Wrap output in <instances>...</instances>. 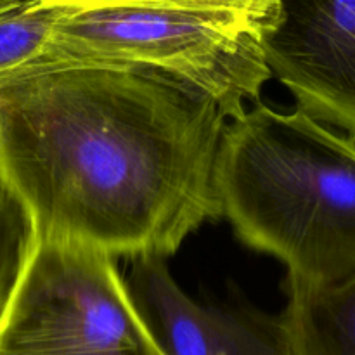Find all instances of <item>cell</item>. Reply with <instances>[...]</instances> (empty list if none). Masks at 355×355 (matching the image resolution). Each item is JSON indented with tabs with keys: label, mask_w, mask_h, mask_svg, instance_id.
<instances>
[{
	"label": "cell",
	"mask_w": 355,
	"mask_h": 355,
	"mask_svg": "<svg viewBox=\"0 0 355 355\" xmlns=\"http://www.w3.org/2000/svg\"><path fill=\"white\" fill-rule=\"evenodd\" d=\"M279 14L281 0L62 2L42 55L162 73L234 121L272 78L266 45Z\"/></svg>",
	"instance_id": "obj_3"
},
{
	"label": "cell",
	"mask_w": 355,
	"mask_h": 355,
	"mask_svg": "<svg viewBox=\"0 0 355 355\" xmlns=\"http://www.w3.org/2000/svg\"><path fill=\"white\" fill-rule=\"evenodd\" d=\"M125 283L165 355H286L279 318L246 304H198L163 259L135 260Z\"/></svg>",
	"instance_id": "obj_6"
},
{
	"label": "cell",
	"mask_w": 355,
	"mask_h": 355,
	"mask_svg": "<svg viewBox=\"0 0 355 355\" xmlns=\"http://www.w3.org/2000/svg\"><path fill=\"white\" fill-rule=\"evenodd\" d=\"M279 315L286 355H355V277L329 290H288Z\"/></svg>",
	"instance_id": "obj_7"
},
{
	"label": "cell",
	"mask_w": 355,
	"mask_h": 355,
	"mask_svg": "<svg viewBox=\"0 0 355 355\" xmlns=\"http://www.w3.org/2000/svg\"><path fill=\"white\" fill-rule=\"evenodd\" d=\"M227 118L170 76L40 55L0 76V165L37 239L163 259L222 217Z\"/></svg>",
	"instance_id": "obj_1"
},
{
	"label": "cell",
	"mask_w": 355,
	"mask_h": 355,
	"mask_svg": "<svg viewBox=\"0 0 355 355\" xmlns=\"http://www.w3.org/2000/svg\"><path fill=\"white\" fill-rule=\"evenodd\" d=\"M215 184L222 217L283 262L288 290L354 279L355 139L298 110L253 104L225 127Z\"/></svg>",
	"instance_id": "obj_2"
},
{
	"label": "cell",
	"mask_w": 355,
	"mask_h": 355,
	"mask_svg": "<svg viewBox=\"0 0 355 355\" xmlns=\"http://www.w3.org/2000/svg\"><path fill=\"white\" fill-rule=\"evenodd\" d=\"M31 215L0 165V319L33 250Z\"/></svg>",
	"instance_id": "obj_9"
},
{
	"label": "cell",
	"mask_w": 355,
	"mask_h": 355,
	"mask_svg": "<svg viewBox=\"0 0 355 355\" xmlns=\"http://www.w3.org/2000/svg\"><path fill=\"white\" fill-rule=\"evenodd\" d=\"M266 54L298 111L355 139V0H281Z\"/></svg>",
	"instance_id": "obj_5"
},
{
	"label": "cell",
	"mask_w": 355,
	"mask_h": 355,
	"mask_svg": "<svg viewBox=\"0 0 355 355\" xmlns=\"http://www.w3.org/2000/svg\"><path fill=\"white\" fill-rule=\"evenodd\" d=\"M114 262L35 239L0 319V355H165Z\"/></svg>",
	"instance_id": "obj_4"
},
{
	"label": "cell",
	"mask_w": 355,
	"mask_h": 355,
	"mask_svg": "<svg viewBox=\"0 0 355 355\" xmlns=\"http://www.w3.org/2000/svg\"><path fill=\"white\" fill-rule=\"evenodd\" d=\"M62 2H0V76L44 54Z\"/></svg>",
	"instance_id": "obj_8"
}]
</instances>
